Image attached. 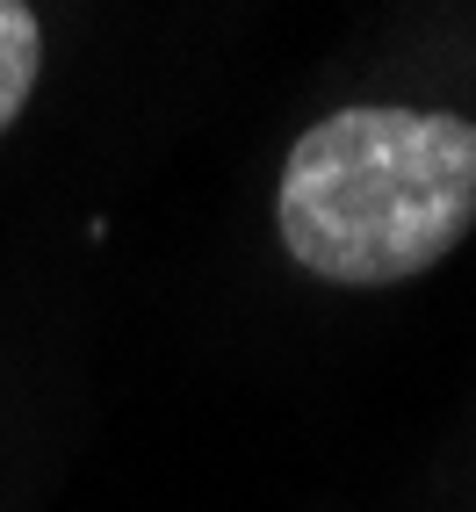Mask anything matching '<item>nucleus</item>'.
Masks as SVG:
<instances>
[{
	"mask_svg": "<svg viewBox=\"0 0 476 512\" xmlns=\"http://www.w3.org/2000/svg\"><path fill=\"white\" fill-rule=\"evenodd\" d=\"M275 217L318 282H412L476 231V123L440 109H339L289 145Z\"/></svg>",
	"mask_w": 476,
	"mask_h": 512,
	"instance_id": "f257e3e1",
	"label": "nucleus"
},
{
	"mask_svg": "<svg viewBox=\"0 0 476 512\" xmlns=\"http://www.w3.org/2000/svg\"><path fill=\"white\" fill-rule=\"evenodd\" d=\"M37 65H44V29L29 15V0H0V130L29 109Z\"/></svg>",
	"mask_w": 476,
	"mask_h": 512,
	"instance_id": "f03ea898",
	"label": "nucleus"
}]
</instances>
